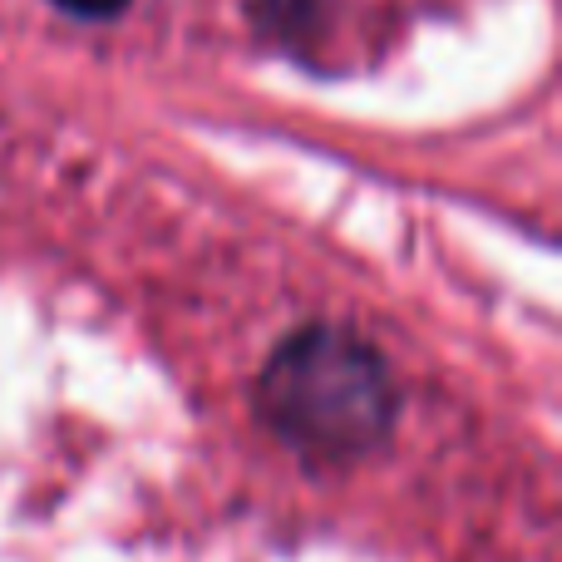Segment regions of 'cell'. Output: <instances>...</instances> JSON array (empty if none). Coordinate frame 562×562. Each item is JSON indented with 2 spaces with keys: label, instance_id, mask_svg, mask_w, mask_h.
Wrapping results in <instances>:
<instances>
[{
  "label": "cell",
  "instance_id": "obj_1",
  "mask_svg": "<svg viewBox=\"0 0 562 562\" xmlns=\"http://www.w3.org/2000/svg\"><path fill=\"white\" fill-rule=\"evenodd\" d=\"M262 409L291 449L316 459L366 454L390 425L385 360L346 330H301L262 375Z\"/></svg>",
  "mask_w": 562,
  "mask_h": 562
},
{
  "label": "cell",
  "instance_id": "obj_2",
  "mask_svg": "<svg viewBox=\"0 0 562 562\" xmlns=\"http://www.w3.org/2000/svg\"><path fill=\"white\" fill-rule=\"evenodd\" d=\"M65 10H75V15H119V10L128 5V0H59Z\"/></svg>",
  "mask_w": 562,
  "mask_h": 562
}]
</instances>
